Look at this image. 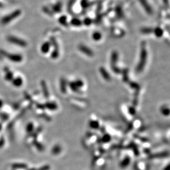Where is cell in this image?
<instances>
[{"label":"cell","mask_w":170,"mask_h":170,"mask_svg":"<svg viewBox=\"0 0 170 170\" xmlns=\"http://www.w3.org/2000/svg\"><path fill=\"white\" fill-rule=\"evenodd\" d=\"M61 90L63 93H66V83L65 79H62L61 80Z\"/></svg>","instance_id":"obj_14"},{"label":"cell","mask_w":170,"mask_h":170,"mask_svg":"<svg viewBox=\"0 0 170 170\" xmlns=\"http://www.w3.org/2000/svg\"><path fill=\"white\" fill-rule=\"evenodd\" d=\"M83 23L85 25H87V26H89V25H90L91 23H92V20H91L90 18H86L84 19V20L83 21Z\"/></svg>","instance_id":"obj_22"},{"label":"cell","mask_w":170,"mask_h":170,"mask_svg":"<svg viewBox=\"0 0 170 170\" xmlns=\"http://www.w3.org/2000/svg\"><path fill=\"white\" fill-rule=\"evenodd\" d=\"M54 10L56 11V12H60L61 11V4H56L54 7Z\"/></svg>","instance_id":"obj_24"},{"label":"cell","mask_w":170,"mask_h":170,"mask_svg":"<svg viewBox=\"0 0 170 170\" xmlns=\"http://www.w3.org/2000/svg\"><path fill=\"white\" fill-rule=\"evenodd\" d=\"M139 1L141 2V6L143 7V8L145 9V11L148 14H151L153 12V11H152L151 7H150V6L148 4V2H147V1L146 0H139Z\"/></svg>","instance_id":"obj_3"},{"label":"cell","mask_w":170,"mask_h":170,"mask_svg":"<svg viewBox=\"0 0 170 170\" xmlns=\"http://www.w3.org/2000/svg\"><path fill=\"white\" fill-rule=\"evenodd\" d=\"M70 86L71 89L73 91H75V92H78V91H79V88L75 85V84L74 82H71L70 84Z\"/></svg>","instance_id":"obj_17"},{"label":"cell","mask_w":170,"mask_h":170,"mask_svg":"<svg viewBox=\"0 0 170 170\" xmlns=\"http://www.w3.org/2000/svg\"><path fill=\"white\" fill-rule=\"evenodd\" d=\"M162 112L163 113V115H166V116H168L169 115L170 113V111L169 108H164L163 110L162 111Z\"/></svg>","instance_id":"obj_28"},{"label":"cell","mask_w":170,"mask_h":170,"mask_svg":"<svg viewBox=\"0 0 170 170\" xmlns=\"http://www.w3.org/2000/svg\"><path fill=\"white\" fill-rule=\"evenodd\" d=\"M123 78L125 82H128V71L127 70H125L123 72Z\"/></svg>","instance_id":"obj_20"},{"label":"cell","mask_w":170,"mask_h":170,"mask_svg":"<svg viewBox=\"0 0 170 170\" xmlns=\"http://www.w3.org/2000/svg\"><path fill=\"white\" fill-rule=\"evenodd\" d=\"M147 51L146 50L145 43H143L141 45V51L140 55V60L137 65L136 71L137 72L140 73L143 70L145 67V64L147 60Z\"/></svg>","instance_id":"obj_1"},{"label":"cell","mask_w":170,"mask_h":170,"mask_svg":"<svg viewBox=\"0 0 170 170\" xmlns=\"http://www.w3.org/2000/svg\"><path fill=\"white\" fill-rule=\"evenodd\" d=\"M169 166H170L169 164H168V165L166 166V167H165L163 170H170V167H169Z\"/></svg>","instance_id":"obj_31"},{"label":"cell","mask_w":170,"mask_h":170,"mask_svg":"<svg viewBox=\"0 0 170 170\" xmlns=\"http://www.w3.org/2000/svg\"><path fill=\"white\" fill-rule=\"evenodd\" d=\"M129 84H130V86L133 89H139V85L137 83H134V82H131Z\"/></svg>","instance_id":"obj_25"},{"label":"cell","mask_w":170,"mask_h":170,"mask_svg":"<svg viewBox=\"0 0 170 170\" xmlns=\"http://www.w3.org/2000/svg\"><path fill=\"white\" fill-rule=\"evenodd\" d=\"M129 112L131 115H135L136 114V110H134V108L133 107L129 108Z\"/></svg>","instance_id":"obj_29"},{"label":"cell","mask_w":170,"mask_h":170,"mask_svg":"<svg viewBox=\"0 0 170 170\" xmlns=\"http://www.w3.org/2000/svg\"><path fill=\"white\" fill-rule=\"evenodd\" d=\"M141 32L143 33L150 34L153 32V30L151 28H144L141 29Z\"/></svg>","instance_id":"obj_18"},{"label":"cell","mask_w":170,"mask_h":170,"mask_svg":"<svg viewBox=\"0 0 170 170\" xmlns=\"http://www.w3.org/2000/svg\"><path fill=\"white\" fill-rule=\"evenodd\" d=\"M131 162V159L129 156H126L124 159V160L122 161L121 164V167L122 168H125L128 166Z\"/></svg>","instance_id":"obj_7"},{"label":"cell","mask_w":170,"mask_h":170,"mask_svg":"<svg viewBox=\"0 0 170 170\" xmlns=\"http://www.w3.org/2000/svg\"><path fill=\"white\" fill-rule=\"evenodd\" d=\"M75 85L78 88H80L82 87L84 85V83H83V81H82L81 80H77L76 81L74 82Z\"/></svg>","instance_id":"obj_21"},{"label":"cell","mask_w":170,"mask_h":170,"mask_svg":"<svg viewBox=\"0 0 170 170\" xmlns=\"http://www.w3.org/2000/svg\"><path fill=\"white\" fill-rule=\"evenodd\" d=\"M71 23L72 25L75 26V27H79L82 25V22L78 18H73L71 21Z\"/></svg>","instance_id":"obj_8"},{"label":"cell","mask_w":170,"mask_h":170,"mask_svg":"<svg viewBox=\"0 0 170 170\" xmlns=\"http://www.w3.org/2000/svg\"><path fill=\"white\" fill-rule=\"evenodd\" d=\"M90 5V3L88 0H82L81 1V6L83 8H87Z\"/></svg>","instance_id":"obj_19"},{"label":"cell","mask_w":170,"mask_h":170,"mask_svg":"<svg viewBox=\"0 0 170 170\" xmlns=\"http://www.w3.org/2000/svg\"><path fill=\"white\" fill-rule=\"evenodd\" d=\"M116 12L117 15L118 17H121L122 15V11L120 7H117L116 9Z\"/></svg>","instance_id":"obj_23"},{"label":"cell","mask_w":170,"mask_h":170,"mask_svg":"<svg viewBox=\"0 0 170 170\" xmlns=\"http://www.w3.org/2000/svg\"><path fill=\"white\" fill-rule=\"evenodd\" d=\"M17 12L14 13H13L12 14L9 15V17L7 18H4V20H2V22H4V23H6L7 22H9V21H11V19H13V18H14L16 16H17Z\"/></svg>","instance_id":"obj_13"},{"label":"cell","mask_w":170,"mask_h":170,"mask_svg":"<svg viewBox=\"0 0 170 170\" xmlns=\"http://www.w3.org/2000/svg\"><path fill=\"white\" fill-rule=\"evenodd\" d=\"M9 40L12 42H13V43H15L16 44H17L18 45L21 46H24L25 45V42L21 40H19V39H17V38H16L14 37H10L9 38Z\"/></svg>","instance_id":"obj_6"},{"label":"cell","mask_w":170,"mask_h":170,"mask_svg":"<svg viewBox=\"0 0 170 170\" xmlns=\"http://www.w3.org/2000/svg\"><path fill=\"white\" fill-rule=\"evenodd\" d=\"M50 44L49 42L44 43L42 46V51L43 53H47L50 50Z\"/></svg>","instance_id":"obj_9"},{"label":"cell","mask_w":170,"mask_h":170,"mask_svg":"<svg viewBox=\"0 0 170 170\" xmlns=\"http://www.w3.org/2000/svg\"><path fill=\"white\" fill-rule=\"evenodd\" d=\"M111 67H112V71H113L115 73H121V71L120 69L118 67H117L116 66H113Z\"/></svg>","instance_id":"obj_26"},{"label":"cell","mask_w":170,"mask_h":170,"mask_svg":"<svg viewBox=\"0 0 170 170\" xmlns=\"http://www.w3.org/2000/svg\"><path fill=\"white\" fill-rule=\"evenodd\" d=\"M168 155H169L168 153L164 152V153H159L158 154L152 155L150 156V158L153 159V158H162V157L164 158V157H166Z\"/></svg>","instance_id":"obj_11"},{"label":"cell","mask_w":170,"mask_h":170,"mask_svg":"<svg viewBox=\"0 0 170 170\" xmlns=\"http://www.w3.org/2000/svg\"><path fill=\"white\" fill-rule=\"evenodd\" d=\"M99 71L101 75H102V77L104 78V79L105 80H106L107 81H109V80H111V78L110 75H109V73H108L105 68L101 67L100 68Z\"/></svg>","instance_id":"obj_4"},{"label":"cell","mask_w":170,"mask_h":170,"mask_svg":"<svg viewBox=\"0 0 170 170\" xmlns=\"http://www.w3.org/2000/svg\"><path fill=\"white\" fill-rule=\"evenodd\" d=\"M75 0H71L68 4V9H72V7L73 6V4H74Z\"/></svg>","instance_id":"obj_30"},{"label":"cell","mask_w":170,"mask_h":170,"mask_svg":"<svg viewBox=\"0 0 170 170\" xmlns=\"http://www.w3.org/2000/svg\"><path fill=\"white\" fill-rule=\"evenodd\" d=\"M110 141V137L109 135H106L104 136L103 139V141L105 142V143H107Z\"/></svg>","instance_id":"obj_27"},{"label":"cell","mask_w":170,"mask_h":170,"mask_svg":"<svg viewBox=\"0 0 170 170\" xmlns=\"http://www.w3.org/2000/svg\"><path fill=\"white\" fill-rule=\"evenodd\" d=\"M90 126L92 128L98 129L99 127V123L98 121H93L90 122Z\"/></svg>","instance_id":"obj_15"},{"label":"cell","mask_w":170,"mask_h":170,"mask_svg":"<svg viewBox=\"0 0 170 170\" xmlns=\"http://www.w3.org/2000/svg\"><path fill=\"white\" fill-rule=\"evenodd\" d=\"M79 49L83 54L87 55L88 56H93L94 55L93 51L88 46L84 45H80L79 46Z\"/></svg>","instance_id":"obj_2"},{"label":"cell","mask_w":170,"mask_h":170,"mask_svg":"<svg viewBox=\"0 0 170 170\" xmlns=\"http://www.w3.org/2000/svg\"><path fill=\"white\" fill-rule=\"evenodd\" d=\"M59 22L63 25H67V17L65 16H63L59 19Z\"/></svg>","instance_id":"obj_16"},{"label":"cell","mask_w":170,"mask_h":170,"mask_svg":"<svg viewBox=\"0 0 170 170\" xmlns=\"http://www.w3.org/2000/svg\"><path fill=\"white\" fill-rule=\"evenodd\" d=\"M101 37H102V35L99 32H94V33L93 34V35H92V37L93 39V40L95 41H99L101 39Z\"/></svg>","instance_id":"obj_12"},{"label":"cell","mask_w":170,"mask_h":170,"mask_svg":"<svg viewBox=\"0 0 170 170\" xmlns=\"http://www.w3.org/2000/svg\"><path fill=\"white\" fill-rule=\"evenodd\" d=\"M154 33L155 35L158 37H161L163 35V30L160 27H157L154 29Z\"/></svg>","instance_id":"obj_10"},{"label":"cell","mask_w":170,"mask_h":170,"mask_svg":"<svg viewBox=\"0 0 170 170\" xmlns=\"http://www.w3.org/2000/svg\"><path fill=\"white\" fill-rule=\"evenodd\" d=\"M118 59V54L116 51L112 52L111 57V66H116V64L117 62Z\"/></svg>","instance_id":"obj_5"}]
</instances>
